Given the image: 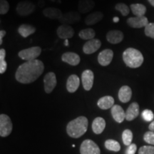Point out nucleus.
<instances>
[{"instance_id":"20","label":"nucleus","mask_w":154,"mask_h":154,"mask_svg":"<svg viewBox=\"0 0 154 154\" xmlns=\"http://www.w3.org/2000/svg\"><path fill=\"white\" fill-rule=\"evenodd\" d=\"M95 7L93 0H79L78 3V10L80 14H86L91 11Z\"/></svg>"},{"instance_id":"10","label":"nucleus","mask_w":154,"mask_h":154,"mask_svg":"<svg viewBox=\"0 0 154 154\" xmlns=\"http://www.w3.org/2000/svg\"><path fill=\"white\" fill-rule=\"evenodd\" d=\"M101 47V42L97 38L88 40L83 47V51L86 54H92L95 53Z\"/></svg>"},{"instance_id":"11","label":"nucleus","mask_w":154,"mask_h":154,"mask_svg":"<svg viewBox=\"0 0 154 154\" xmlns=\"http://www.w3.org/2000/svg\"><path fill=\"white\" fill-rule=\"evenodd\" d=\"M94 80V73L90 69L84 71L82 74V82L83 87L86 91H90L93 87Z\"/></svg>"},{"instance_id":"30","label":"nucleus","mask_w":154,"mask_h":154,"mask_svg":"<svg viewBox=\"0 0 154 154\" xmlns=\"http://www.w3.org/2000/svg\"><path fill=\"white\" fill-rule=\"evenodd\" d=\"M6 51L5 49H0V74H3L7 69V63L5 61Z\"/></svg>"},{"instance_id":"28","label":"nucleus","mask_w":154,"mask_h":154,"mask_svg":"<svg viewBox=\"0 0 154 154\" xmlns=\"http://www.w3.org/2000/svg\"><path fill=\"white\" fill-rule=\"evenodd\" d=\"M79 36L82 39L84 40H91L93 39L96 36V32L93 29L87 28L81 30L79 33Z\"/></svg>"},{"instance_id":"1","label":"nucleus","mask_w":154,"mask_h":154,"mask_svg":"<svg viewBox=\"0 0 154 154\" xmlns=\"http://www.w3.org/2000/svg\"><path fill=\"white\" fill-rule=\"evenodd\" d=\"M44 70V65L41 60L25 61L17 69L15 79L21 84H31L41 76Z\"/></svg>"},{"instance_id":"16","label":"nucleus","mask_w":154,"mask_h":154,"mask_svg":"<svg viewBox=\"0 0 154 154\" xmlns=\"http://www.w3.org/2000/svg\"><path fill=\"white\" fill-rule=\"evenodd\" d=\"M124 34L119 30H111L108 32L106 34V39L109 43L117 44L121 43L124 39Z\"/></svg>"},{"instance_id":"33","label":"nucleus","mask_w":154,"mask_h":154,"mask_svg":"<svg viewBox=\"0 0 154 154\" xmlns=\"http://www.w3.org/2000/svg\"><path fill=\"white\" fill-rule=\"evenodd\" d=\"M9 10V5L7 0H0V14H6Z\"/></svg>"},{"instance_id":"18","label":"nucleus","mask_w":154,"mask_h":154,"mask_svg":"<svg viewBox=\"0 0 154 154\" xmlns=\"http://www.w3.org/2000/svg\"><path fill=\"white\" fill-rule=\"evenodd\" d=\"M111 115L117 123H122L126 119V112L119 105H114L111 108Z\"/></svg>"},{"instance_id":"34","label":"nucleus","mask_w":154,"mask_h":154,"mask_svg":"<svg viewBox=\"0 0 154 154\" xmlns=\"http://www.w3.org/2000/svg\"><path fill=\"white\" fill-rule=\"evenodd\" d=\"M138 154H154V146H143L140 148Z\"/></svg>"},{"instance_id":"31","label":"nucleus","mask_w":154,"mask_h":154,"mask_svg":"<svg viewBox=\"0 0 154 154\" xmlns=\"http://www.w3.org/2000/svg\"><path fill=\"white\" fill-rule=\"evenodd\" d=\"M122 140L126 146H130L133 140V133L131 130H125L122 134Z\"/></svg>"},{"instance_id":"24","label":"nucleus","mask_w":154,"mask_h":154,"mask_svg":"<svg viewBox=\"0 0 154 154\" xmlns=\"http://www.w3.org/2000/svg\"><path fill=\"white\" fill-rule=\"evenodd\" d=\"M132 90L128 86H123L119 91V99L123 103H127L131 99Z\"/></svg>"},{"instance_id":"43","label":"nucleus","mask_w":154,"mask_h":154,"mask_svg":"<svg viewBox=\"0 0 154 154\" xmlns=\"http://www.w3.org/2000/svg\"><path fill=\"white\" fill-rule=\"evenodd\" d=\"M64 45L65 46H68L69 45V42H68V39H66L65 40V42H64Z\"/></svg>"},{"instance_id":"26","label":"nucleus","mask_w":154,"mask_h":154,"mask_svg":"<svg viewBox=\"0 0 154 154\" xmlns=\"http://www.w3.org/2000/svg\"><path fill=\"white\" fill-rule=\"evenodd\" d=\"M106 127V121L101 117H97L92 123V130L94 134H101Z\"/></svg>"},{"instance_id":"19","label":"nucleus","mask_w":154,"mask_h":154,"mask_svg":"<svg viewBox=\"0 0 154 154\" xmlns=\"http://www.w3.org/2000/svg\"><path fill=\"white\" fill-rule=\"evenodd\" d=\"M44 17L50 19H57L59 20L63 14L61 9L56 8V7H47L43 9L42 11Z\"/></svg>"},{"instance_id":"42","label":"nucleus","mask_w":154,"mask_h":154,"mask_svg":"<svg viewBox=\"0 0 154 154\" xmlns=\"http://www.w3.org/2000/svg\"><path fill=\"white\" fill-rule=\"evenodd\" d=\"M113 22H114L115 23H116V22H119V17H114V18H113Z\"/></svg>"},{"instance_id":"37","label":"nucleus","mask_w":154,"mask_h":154,"mask_svg":"<svg viewBox=\"0 0 154 154\" xmlns=\"http://www.w3.org/2000/svg\"><path fill=\"white\" fill-rule=\"evenodd\" d=\"M142 117L146 121H152L153 120L154 114L152 111L149 109H146L142 112Z\"/></svg>"},{"instance_id":"14","label":"nucleus","mask_w":154,"mask_h":154,"mask_svg":"<svg viewBox=\"0 0 154 154\" xmlns=\"http://www.w3.org/2000/svg\"><path fill=\"white\" fill-rule=\"evenodd\" d=\"M74 29L70 25L61 24L57 30V34L58 36L62 39H69L72 38L74 35Z\"/></svg>"},{"instance_id":"22","label":"nucleus","mask_w":154,"mask_h":154,"mask_svg":"<svg viewBox=\"0 0 154 154\" xmlns=\"http://www.w3.org/2000/svg\"><path fill=\"white\" fill-rule=\"evenodd\" d=\"M139 114V105L136 102H134L128 106L126 111V119L128 121H133Z\"/></svg>"},{"instance_id":"38","label":"nucleus","mask_w":154,"mask_h":154,"mask_svg":"<svg viewBox=\"0 0 154 154\" xmlns=\"http://www.w3.org/2000/svg\"><path fill=\"white\" fill-rule=\"evenodd\" d=\"M136 149H137V146H136V144L131 143L130 146H128V148L126 150V154H135Z\"/></svg>"},{"instance_id":"27","label":"nucleus","mask_w":154,"mask_h":154,"mask_svg":"<svg viewBox=\"0 0 154 154\" xmlns=\"http://www.w3.org/2000/svg\"><path fill=\"white\" fill-rule=\"evenodd\" d=\"M130 8L135 17H143L146 13V6L142 4H132Z\"/></svg>"},{"instance_id":"21","label":"nucleus","mask_w":154,"mask_h":154,"mask_svg":"<svg viewBox=\"0 0 154 154\" xmlns=\"http://www.w3.org/2000/svg\"><path fill=\"white\" fill-rule=\"evenodd\" d=\"M103 17H104V15L101 11H94V12H92L86 16L85 19H84V22L88 26H92V25L97 24L100 21H101Z\"/></svg>"},{"instance_id":"32","label":"nucleus","mask_w":154,"mask_h":154,"mask_svg":"<svg viewBox=\"0 0 154 154\" xmlns=\"http://www.w3.org/2000/svg\"><path fill=\"white\" fill-rule=\"evenodd\" d=\"M115 9L116 10L120 11L121 14L124 17L128 15V14H129L130 12V9L128 8V7L124 3L116 4L115 6Z\"/></svg>"},{"instance_id":"8","label":"nucleus","mask_w":154,"mask_h":154,"mask_svg":"<svg viewBox=\"0 0 154 154\" xmlns=\"http://www.w3.org/2000/svg\"><path fill=\"white\" fill-rule=\"evenodd\" d=\"M81 20V14L79 12L72 11H68L62 15L59 22L61 24L71 25L79 22Z\"/></svg>"},{"instance_id":"13","label":"nucleus","mask_w":154,"mask_h":154,"mask_svg":"<svg viewBox=\"0 0 154 154\" xmlns=\"http://www.w3.org/2000/svg\"><path fill=\"white\" fill-rule=\"evenodd\" d=\"M113 57V51L110 49L103 50L98 55V62L102 66H106L110 64Z\"/></svg>"},{"instance_id":"36","label":"nucleus","mask_w":154,"mask_h":154,"mask_svg":"<svg viewBox=\"0 0 154 154\" xmlns=\"http://www.w3.org/2000/svg\"><path fill=\"white\" fill-rule=\"evenodd\" d=\"M143 139L146 143L151 144L152 146H154V132L151 131H147L144 134Z\"/></svg>"},{"instance_id":"29","label":"nucleus","mask_w":154,"mask_h":154,"mask_svg":"<svg viewBox=\"0 0 154 154\" xmlns=\"http://www.w3.org/2000/svg\"><path fill=\"white\" fill-rule=\"evenodd\" d=\"M105 147L108 150H109V151H112L114 152H118L121 149V146L119 142L112 139H109L106 140Z\"/></svg>"},{"instance_id":"15","label":"nucleus","mask_w":154,"mask_h":154,"mask_svg":"<svg viewBox=\"0 0 154 154\" xmlns=\"http://www.w3.org/2000/svg\"><path fill=\"white\" fill-rule=\"evenodd\" d=\"M61 60L63 62L67 63L71 66H77L81 61V58L77 54L74 52H66L63 53L61 56Z\"/></svg>"},{"instance_id":"2","label":"nucleus","mask_w":154,"mask_h":154,"mask_svg":"<svg viewBox=\"0 0 154 154\" xmlns=\"http://www.w3.org/2000/svg\"><path fill=\"white\" fill-rule=\"evenodd\" d=\"M88 125V122L86 117H77L67 124L66 132L70 137L74 138H79L86 132Z\"/></svg>"},{"instance_id":"7","label":"nucleus","mask_w":154,"mask_h":154,"mask_svg":"<svg viewBox=\"0 0 154 154\" xmlns=\"http://www.w3.org/2000/svg\"><path fill=\"white\" fill-rule=\"evenodd\" d=\"M81 154H101L99 147L93 140L87 139L83 141L80 147Z\"/></svg>"},{"instance_id":"25","label":"nucleus","mask_w":154,"mask_h":154,"mask_svg":"<svg viewBox=\"0 0 154 154\" xmlns=\"http://www.w3.org/2000/svg\"><path fill=\"white\" fill-rule=\"evenodd\" d=\"M36 30V29L35 26H32V25L28 24H23L19 26L18 29V32L23 38H26L29 36L35 33Z\"/></svg>"},{"instance_id":"35","label":"nucleus","mask_w":154,"mask_h":154,"mask_svg":"<svg viewBox=\"0 0 154 154\" xmlns=\"http://www.w3.org/2000/svg\"><path fill=\"white\" fill-rule=\"evenodd\" d=\"M144 32L146 36L154 39V23H149L145 27Z\"/></svg>"},{"instance_id":"9","label":"nucleus","mask_w":154,"mask_h":154,"mask_svg":"<svg viewBox=\"0 0 154 154\" xmlns=\"http://www.w3.org/2000/svg\"><path fill=\"white\" fill-rule=\"evenodd\" d=\"M57 84V77L54 72H49L44 77V91L47 94H50L54 89Z\"/></svg>"},{"instance_id":"41","label":"nucleus","mask_w":154,"mask_h":154,"mask_svg":"<svg viewBox=\"0 0 154 154\" xmlns=\"http://www.w3.org/2000/svg\"><path fill=\"white\" fill-rule=\"evenodd\" d=\"M148 1H149L150 5H152L154 7V0H148Z\"/></svg>"},{"instance_id":"5","label":"nucleus","mask_w":154,"mask_h":154,"mask_svg":"<svg viewBox=\"0 0 154 154\" xmlns=\"http://www.w3.org/2000/svg\"><path fill=\"white\" fill-rule=\"evenodd\" d=\"M42 53V48L39 47H32L28 49H23L18 54L19 57L23 60L32 61L37 59Z\"/></svg>"},{"instance_id":"17","label":"nucleus","mask_w":154,"mask_h":154,"mask_svg":"<svg viewBox=\"0 0 154 154\" xmlns=\"http://www.w3.org/2000/svg\"><path fill=\"white\" fill-rule=\"evenodd\" d=\"M80 84V79L76 74H72L69 76L66 82V89L69 93H74L77 91Z\"/></svg>"},{"instance_id":"23","label":"nucleus","mask_w":154,"mask_h":154,"mask_svg":"<svg viewBox=\"0 0 154 154\" xmlns=\"http://www.w3.org/2000/svg\"><path fill=\"white\" fill-rule=\"evenodd\" d=\"M97 105L101 109L106 110V109L112 108L114 106V99L111 96H105L99 99Z\"/></svg>"},{"instance_id":"3","label":"nucleus","mask_w":154,"mask_h":154,"mask_svg":"<svg viewBox=\"0 0 154 154\" xmlns=\"http://www.w3.org/2000/svg\"><path fill=\"white\" fill-rule=\"evenodd\" d=\"M123 60L125 64L132 69L138 68L143 63L144 58L140 51L134 48H128L123 53Z\"/></svg>"},{"instance_id":"4","label":"nucleus","mask_w":154,"mask_h":154,"mask_svg":"<svg viewBox=\"0 0 154 154\" xmlns=\"http://www.w3.org/2000/svg\"><path fill=\"white\" fill-rule=\"evenodd\" d=\"M36 5L32 2L22 1L17 4L16 11L19 16L26 17L34 13L36 11Z\"/></svg>"},{"instance_id":"40","label":"nucleus","mask_w":154,"mask_h":154,"mask_svg":"<svg viewBox=\"0 0 154 154\" xmlns=\"http://www.w3.org/2000/svg\"><path fill=\"white\" fill-rule=\"evenodd\" d=\"M149 128L150 131H151L154 132V121H152V122L151 123V124L149 125Z\"/></svg>"},{"instance_id":"39","label":"nucleus","mask_w":154,"mask_h":154,"mask_svg":"<svg viewBox=\"0 0 154 154\" xmlns=\"http://www.w3.org/2000/svg\"><path fill=\"white\" fill-rule=\"evenodd\" d=\"M6 31L1 30L0 31V45H2L3 43V37L6 35Z\"/></svg>"},{"instance_id":"44","label":"nucleus","mask_w":154,"mask_h":154,"mask_svg":"<svg viewBox=\"0 0 154 154\" xmlns=\"http://www.w3.org/2000/svg\"><path fill=\"white\" fill-rule=\"evenodd\" d=\"M50 1H51V2H55L57 1V0H50Z\"/></svg>"},{"instance_id":"6","label":"nucleus","mask_w":154,"mask_h":154,"mask_svg":"<svg viewBox=\"0 0 154 154\" xmlns=\"http://www.w3.org/2000/svg\"><path fill=\"white\" fill-rule=\"evenodd\" d=\"M13 125L11 119L7 115L2 113L0 115V136L7 137L12 131Z\"/></svg>"},{"instance_id":"12","label":"nucleus","mask_w":154,"mask_h":154,"mask_svg":"<svg viewBox=\"0 0 154 154\" xmlns=\"http://www.w3.org/2000/svg\"><path fill=\"white\" fill-rule=\"evenodd\" d=\"M127 24L131 28L140 29L146 27L149 24L147 17H130L127 19Z\"/></svg>"}]
</instances>
